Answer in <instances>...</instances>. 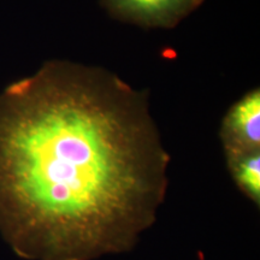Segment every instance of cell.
I'll use <instances>...</instances> for the list:
<instances>
[{"instance_id": "obj_2", "label": "cell", "mask_w": 260, "mask_h": 260, "mask_svg": "<svg viewBox=\"0 0 260 260\" xmlns=\"http://www.w3.org/2000/svg\"><path fill=\"white\" fill-rule=\"evenodd\" d=\"M204 0H100L110 17L145 29H171Z\"/></svg>"}, {"instance_id": "obj_4", "label": "cell", "mask_w": 260, "mask_h": 260, "mask_svg": "<svg viewBox=\"0 0 260 260\" xmlns=\"http://www.w3.org/2000/svg\"><path fill=\"white\" fill-rule=\"evenodd\" d=\"M226 167L234 182L243 194L260 206V149L248 153L228 155Z\"/></svg>"}, {"instance_id": "obj_3", "label": "cell", "mask_w": 260, "mask_h": 260, "mask_svg": "<svg viewBox=\"0 0 260 260\" xmlns=\"http://www.w3.org/2000/svg\"><path fill=\"white\" fill-rule=\"evenodd\" d=\"M224 154L236 155L260 149V90L258 87L229 107L219 129Z\"/></svg>"}, {"instance_id": "obj_1", "label": "cell", "mask_w": 260, "mask_h": 260, "mask_svg": "<svg viewBox=\"0 0 260 260\" xmlns=\"http://www.w3.org/2000/svg\"><path fill=\"white\" fill-rule=\"evenodd\" d=\"M169 164L149 94L105 68L52 59L0 93V234L21 258L132 251Z\"/></svg>"}]
</instances>
